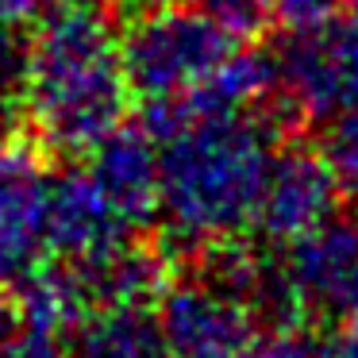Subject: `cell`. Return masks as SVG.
Masks as SVG:
<instances>
[{
  "label": "cell",
  "mask_w": 358,
  "mask_h": 358,
  "mask_svg": "<svg viewBox=\"0 0 358 358\" xmlns=\"http://www.w3.org/2000/svg\"><path fill=\"white\" fill-rule=\"evenodd\" d=\"M27 116V39L20 24L0 20V135Z\"/></svg>",
  "instance_id": "7c38bea8"
},
{
  "label": "cell",
  "mask_w": 358,
  "mask_h": 358,
  "mask_svg": "<svg viewBox=\"0 0 358 358\" xmlns=\"http://www.w3.org/2000/svg\"><path fill=\"white\" fill-rule=\"evenodd\" d=\"M158 216L178 250H212L255 227L278 155V124L262 108L196 116L155 131Z\"/></svg>",
  "instance_id": "6da1fadb"
},
{
  "label": "cell",
  "mask_w": 358,
  "mask_h": 358,
  "mask_svg": "<svg viewBox=\"0 0 358 358\" xmlns=\"http://www.w3.org/2000/svg\"><path fill=\"white\" fill-rule=\"evenodd\" d=\"M0 358H70V347H62L58 327L24 320L0 327Z\"/></svg>",
  "instance_id": "9a60e30c"
},
{
  "label": "cell",
  "mask_w": 358,
  "mask_h": 358,
  "mask_svg": "<svg viewBox=\"0 0 358 358\" xmlns=\"http://www.w3.org/2000/svg\"><path fill=\"white\" fill-rule=\"evenodd\" d=\"M324 158L331 162L343 193L358 196V104L327 124L324 135Z\"/></svg>",
  "instance_id": "5bb4252c"
},
{
  "label": "cell",
  "mask_w": 358,
  "mask_h": 358,
  "mask_svg": "<svg viewBox=\"0 0 358 358\" xmlns=\"http://www.w3.org/2000/svg\"><path fill=\"white\" fill-rule=\"evenodd\" d=\"M293 324H335L358 312V220L327 216L273 258Z\"/></svg>",
  "instance_id": "277c9868"
},
{
  "label": "cell",
  "mask_w": 358,
  "mask_h": 358,
  "mask_svg": "<svg viewBox=\"0 0 358 358\" xmlns=\"http://www.w3.org/2000/svg\"><path fill=\"white\" fill-rule=\"evenodd\" d=\"M239 50V35L189 0L135 12L124 31V70L143 108H166L201 89Z\"/></svg>",
  "instance_id": "3957f363"
},
{
  "label": "cell",
  "mask_w": 358,
  "mask_h": 358,
  "mask_svg": "<svg viewBox=\"0 0 358 358\" xmlns=\"http://www.w3.org/2000/svg\"><path fill=\"white\" fill-rule=\"evenodd\" d=\"M350 0H266L270 20H278L285 31H308V27L331 24L343 16Z\"/></svg>",
  "instance_id": "2e32d148"
},
{
  "label": "cell",
  "mask_w": 358,
  "mask_h": 358,
  "mask_svg": "<svg viewBox=\"0 0 358 358\" xmlns=\"http://www.w3.org/2000/svg\"><path fill=\"white\" fill-rule=\"evenodd\" d=\"M158 316L173 358H262L258 308L216 278L162 289Z\"/></svg>",
  "instance_id": "8992f818"
},
{
  "label": "cell",
  "mask_w": 358,
  "mask_h": 358,
  "mask_svg": "<svg viewBox=\"0 0 358 358\" xmlns=\"http://www.w3.org/2000/svg\"><path fill=\"white\" fill-rule=\"evenodd\" d=\"M262 358H358V343L350 335L331 331L327 324H289L266 339Z\"/></svg>",
  "instance_id": "4fadbf2b"
},
{
  "label": "cell",
  "mask_w": 358,
  "mask_h": 358,
  "mask_svg": "<svg viewBox=\"0 0 358 358\" xmlns=\"http://www.w3.org/2000/svg\"><path fill=\"white\" fill-rule=\"evenodd\" d=\"M189 4L201 8L204 16H212L220 27H227L231 35H239V39L255 35L258 27L270 20L266 0H189Z\"/></svg>",
  "instance_id": "e0dca14e"
},
{
  "label": "cell",
  "mask_w": 358,
  "mask_h": 358,
  "mask_svg": "<svg viewBox=\"0 0 358 358\" xmlns=\"http://www.w3.org/2000/svg\"><path fill=\"white\" fill-rule=\"evenodd\" d=\"M47 181L31 150L0 135V278L12 285L47 262Z\"/></svg>",
  "instance_id": "9c48e42d"
},
{
  "label": "cell",
  "mask_w": 358,
  "mask_h": 358,
  "mask_svg": "<svg viewBox=\"0 0 358 358\" xmlns=\"http://www.w3.org/2000/svg\"><path fill=\"white\" fill-rule=\"evenodd\" d=\"M4 285H8V281H4V278H0V327H4V324H8V289H4Z\"/></svg>",
  "instance_id": "ffe728a7"
},
{
  "label": "cell",
  "mask_w": 358,
  "mask_h": 358,
  "mask_svg": "<svg viewBox=\"0 0 358 358\" xmlns=\"http://www.w3.org/2000/svg\"><path fill=\"white\" fill-rule=\"evenodd\" d=\"M273 78L281 104L308 124H331L350 112L358 104V20L289 31L273 50Z\"/></svg>",
  "instance_id": "5b68a950"
},
{
  "label": "cell",
  "mask_w": 358,
  "mask_h": 358,
  "mask_svg": "<svg viewBox=\"0 0 358 358\" xmlns=\"http://www.w3.org/2000/svg\"><path fill=\"white\" fill-rule=\"evenodd\" d=\"M350 339L358 343V312H355V316H350Z\"/></svg>",
  "instance_id": "44dd1931"
},
{
  "label": "cell",
  "mask_w": 358,
  "mask_h": 358,
  "mask_svg": "<svg viewBox=\"0 0 358 358\" xmlns=\"http://www.w3.org/2000/svg\"><path fill=\"white\" fill-rule=\"evenodd\" d=\"M343 185L335 178L331 162L324 150L312 147H278L262 185V201L255 212V231L266 243H285L301 239L316 224L339 212Z\"/></svg>",
  "instance_id": "52a82bcc"
},
{
  "label": "cell",
  "mask_w": 358,
  "mask_h": 358,
  "mask_svg": "<svg viewBox=\"0 0 358 358\" xmlns=\"http://www.w3.org/2000/svg\"><path fill=\"white\" fill-rule=\"evenodd\" d=\"M124 31L108 0H43L27 39V120L43 147L85 158L127 116Z\"/></svg>",
  "instance_id": "7a4b0ae2"
},
{
  "label": "cell",
  "mask_w": 358,
  "mask_h": 358,
  "mask_svg": "<svg viewBox=\"0 0 358 358\" xmlns=\"http://www.w3.org/2000/svg\"><path fill=\"white\" fill-rule=\"evenodd\" d=\"M120 8H127L135 16V12H150V8H166V4H181V0H116Z\"/></svg>",
  "instance_id": "d6986e66"
},
{
  "label": "cell",
  "mask_w": 358,
  "mask_h": 358,
  "mask_svg": "<svg viewBox=\"0 0 358 358\" xmlns=\"http://www.w3.org/2000/svg\"><path fill=\"white\" fill-rule=\"evenodd\" d=\"M43 0H0V20L4 24H31Z\"/></svg>",
  "instance_id": "ac0fdd59"
},
{
  "label": "cell",
  "mask_w": 358,
  "mask_h": 358,
  "mask_svg": "<svg viewBox=\"0 0 358 358\" xmlns=\"http://www.w3.org/2000/svg\"><path fill=\"white\" fill-rule=\"evenodd\" d=\"M135 231L139 227L127 216H120L116 204L89 178V170L50 173V181H47V262L108 255L116 247L135 243Z\"/></svg>",
  "instance_id": "ba28073f"
},
{
  "label": "cell",
  "mask_w": 358,
  "mask_h": 358,
  "mask_svg": "<svg viewBox=\"0 0 358 358\" xmlns=\"http://www.w3.org/2000/svg\"><path fill=\"white\" fill-rule=\"evenodd\" d=\"M85 170L135 227L158 216V139L147 127L120 124L85 155Z\"/></svg>",
  "instance_id": "30bf717a"
},
{
  "label": "cell",
  "mask_w": 358,
  "mask_h": 358,
  "mask_svg": "<svg viewBox=\"0 0 358 358\" xmlns=\"http://www.w3.org/2000/svg\"><path fill=\"white\" fill-rule=\"evenodd\" d=\"M70 331V358H173L162 316L150 308V301L101 304Z\"/></svg>",
  "instance_id": "8fae6325"
},
{
  "label": "cell",
  "mask_w": 358,
  "mask_h": 358,
  "mask_svg": "<svg viewBox=\"0 0 358 358\" xmlns=\"http://www.w3.org/2000/svg\"><path fill=\"white\" fill-rule=\"evenodd\" d=\"M350 8H355V20H358V0H350Z\"/></svg>",
  "instance_id": "7402d4cb"
}]
</instances>
